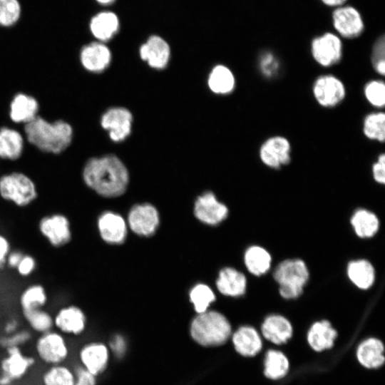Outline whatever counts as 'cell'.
I'll list each match as a JSON object with an SVG mask.
<instances>
[{
	"label": "cell",
	"instance_id": "obj_45",
	"mask_svg": "<svg viewBox=\"0 0 385 385\" xmlns=\"http://www.w3.org/2000/svg\"><path fill=\"white\" fill-rule=\"evenodd\" d=\"M73 365L76 373L74 385H98V377L76 364Z\"/></svg>",
	"mask_w": 385,
	"mask_h": 385
},
{
	"label": "cell",
	"instance_id": "obj_7",
	"mask_svg": "<svg viewBox=\"0 0 385 385\" xmlns=\"http://www.w3.org/2000/svg\"><path fill=\"white\" fill-rule=\"evenodd\" d=\"M73 354L76 364L99 377L109 366L111 351L107 343L93 339L81 343Z\"/></svg>",
	"mask_w": 385,
	"mask_h": 385
},
{
	"label": "cell",
	"instance_id": "obj_29",
	"mask_svg": "<svg viewBox=\"0 0 385 385\" xmlns=\"http://www.w3.org/2000/svg\"><path fill=\"white\" fill-rule=\"evenodd\" d=\"M346 273L349 280L361 289H369L375 281L374 267L369 261L364 259L349 262Z\"/></svg>",
	"mask_w": 385,
	"mask_h": 385
},
{
	"label": "cell",
	"instance_id": "obj_27",
	"mask_svg": "<svg viewBox=\"0 0 385 385\" xmlns=\"http://www.w3.org/2000/svg\"><path fill=\"white\" fill-rule=\"evenodd\" d=\"M384 346L382 342L376 338H369L358 346L356 356L359 362L368 369H376L384 363Z\"/></svg>",
	"mask_w": 385,
	"mask_h": 385
},
{
	"label": "cell",
	"instance_id": "obj_47",
	"mask_svg": "<svg viewBox=\"0 0 385 385\" xmlns=\"http://www.w3.org/2000/svg\"><path fill=\"white\" fill-rule=\"evenodd\" d=\"M111 352L115 355H122L125 351L126 343L124 339L118 335H115L108 344Z\"/></svg>",
	"mask_w": 385,
	"mask_h": 385
},
{
	"label": "cell",
	"instance_id": "obj_23",
	"mask_svg": "<svg viewBox=\"0 0 385 385\" xmlns=\"http://www.w3.org/2000/svg\"><path fill=\"white\" fill-rule=\"evenodd\" d=\"M263 337L268 341L281 344L286 343L292 336L293 328L284 316L271 314L267 317L261 326Z\"/></svg>",
	"mask_w": 385,
	"mask_h": 385
},
{
	"label": "cell",
	"instance_id": "obj_19",
	"mask_svg": "<svg viewBox=\"0 0 385 385\" xmlns=\"http://www.w3.org/2000/svg\"><path fill=\"white\" fill-rule=\"evenodd\" d=\"M140 58L153 68L161 69L168 63L170 48L168 43L158 35H152L140 47Z\"/></svg>",
	"mask_w": 385,
	"mask_h": 385
},
{
	"label": "cell",
	"instance_id": "obj_3",
	"mask_svg": "<svg viewBox=\"0 0 385 385\" xmlns=\"http://www.w3.org/2000/svg\"><path fill=\"white\" fill-rule=\"evenodd\" d=\"M190 334L200 346L215 347L223 345L230 339L232 327L222 313L207 310L197 314L192 320Z\"/></svg>",
	"mask_w": 385,
	"mask_h": 385
},
{
	"label": "cell",
	"instance_id": "obj_34",
	"mask_svg": "<svg viewBox=\"0 0 385 385\" xmlns=\"http://www.w3.org/2000/svg\"><path fill=\"white\" fill-rule=\"evenodd\" d=\"M208 86L210 90L215 93H230L235 86L234 74L227 66L217 65L213 68L210 73Z\"/></svg>",
	"mask_w": 385,
	"mask_h": 385
},
{
	"label": "cell",
	"instance_id": "obj_44",
	"mask_svg": "<svg viewBox=\"0 0 385 385\" xmlns=\"http://www.w3.org/2000/svg\"><path fill=\"white\" fill-rule=\"evenodd\" d=\"M37 266L34 257L29 254H24L19 265L16 267L17 273L24 277L30 276Z\"/></svg>",
	"mask_w": 385,
	"mask_h": 385
},
{
	"label": "cell",
	"instance_id": "obj_24",
	"mask_svg": "<svg viewBox=\"0 0 385 385\" xmlns=\"http://www.w3.org/2000/svg\"><path fill=\"white\" fill-rule=\"evenodd\" d=\"M38 103L37 100L28 94L19 93L16 94L9 106V116L12 121L20 123H28L38 115Z\"/></svg>",
	"mask_w": 385,
	"mask_h": 385
},
{
	"label": "cell",
	"instance_id": "obj_20",
	"mask_svg": "<svg viewBox=\"0 0 385 385\" xmlns=\"http://www.w3.org/2000/svg\"><path fill=\"white\" fill-rule=\"evenodd\" d=\"M97 228L100 237L108 243H120L126 236L124 220L119 215L111 211L100 214L97 220Z\"/></svg>",
	"mask_w": 385,
	"mask_h": 385
},
{
	"label": "cell",
	"instance_id": "obj_30",
	"mask_svg": "<svg viewBox=\"0 0 385 385\" xmlns=\"http://www.w3.org/2000/svg\"><path fill=\"white\" fill-rule=\"evenodd\" d=\"M24 149V138L15 129L9 127L0 128V158L6 160L18 159Z\"/></svg>",
	"mask_w": 385,
	"mask_h": 385
},
{
	"label": "cell",
	"instance_id": "obj_38",
	"mask_svg": "<svg viewBox=\"0 0 385 385\" xmlns=\"http://www.w3.org/2000/svg\"><path fill=\"white\" fill-rule=\"evenodd\" d=\"M190 299L197 314L208 310V307L215 299L212 289L207 285L198 284L190 292Z\"/></svg>",
	"mask_w": 385,
	"mask_h": 385
},
{
	"label": "cell",
	"instance_id": "obj_32",
	"mask_svg": "<svg viewBox=\"0 0 385 385\" xmlns=\"http://www.w3.org/2000/svg\"><path fill=\"white\" fill-rule=\"evenodd\" d=\"M351 224L356 235L361 238H369L379 229V220L371 211L360 208L351 217Z\"/></svg>",
	"mask_w": 385,
	"mask_h": 385
},
{
	"label": "cell",
	"instance_id": "obj_53",
	"mask_svg": "<svg viewBox=\"0 0 385 385\" xmlns=\"http://www.w3.org/2000/svg\"><path fill=\"white\" fill-rule=\"evenodd\" d=\"M98 4L102 6H108L113 4L115 0H95Z\"/></svg>",
	"mask_w": 385,
	"mask_h": 385
},
{
	"label": "cell",
	"instance_id": "obj_11",
	"mask_svg": "<svg viewBox=\"0 0 385 385\" xmlns=\"http://www.w3.org/2000/svg\"><path fill=\"white\" fill-rule=\"evenodd\" d=\"M312 94L320 106L332 108L339 106L344 100L346 89L343 81L337 76L323 74L314 81Z\"/></svg>",
	"mask_w": 385,
	"mask_h": 385
},
{
	"label": "cell",
	"instance_id": "obj_10",
	"mask_svg": "<svg viewBox=\"0 0 385 385\" xmlns=\"http://www.w3.org/2000/svg\"><path fill=\"white\" fill-rule=\"evenodd\" d=\"M37 361L32 354L24 349L12 347L5 349L0 361V374L7 376L14 384L24 379L35 368Z\"/></svg>",
	"mask_w": 385,
	"mask_h": 385
},
{
	"label": "cell",
	"instance_id": "obj_1",
	"mask_svg": "<svg viewBox=\"0 0 385 385\" xmlns=\"http://www.w3.org/2000/svg\"><path fill=\"white\" fill-rule=\"evenodd\" d=\"M82 178L85 185L105 197L122 195L128 183V173L116 156L107 155L89 159L83 166Z\"/></svg>",
	"mask_w": 385,
	"mask_h": 385
},
{
	"label": "cell",
	"instance_id": "obj_2",
	"mask_svg": "<svg viewBox=\"0 0 385 385\" xmlns=\"http://www.w3.org/2000/svg\"><path fill=\"white\" fill-rule=\"evenodd\" d=\"M24 131L31 144L53 154L65 150L70 145L73 133L71 125L65 120L51 122L38 115L25 124Z\"/></svg>",
	"mask_w": 385,
	"mask_h": 385
},
{
	"label": "cell",
	"instance_id": "obj_6",
	"mask_svg": "<svg viewBox=\"0 0 385 385\" xmlns=\"http://www.w3.org/2000/svg\"><path fill=\"white\" fill-rule=\"evenodd\" d=\"M0 197L18 207H26L37 199L38 190L27 175L12 172L0 177Z\"/></svg>",
	"mask_w": 385,
	"mask_h": 385
},
{
	"label": "cell",
	"instance_id": "obj_33",
	"mask_svg": "<svg viewBox=\"0 0 385 385\" xmlns=\"http://www.w3.org/2000/svg\"><path fill=\"white\" fill-rule=\"evenodd\" d=\"M21 316L32 334L39 335L53 329V314L44 308L21 311Z\"/></svg>",
	"mask_w": 385,
	"mask_h": 385
},
{
	"label": "cell",
	"instance_id": "obj_13",
	"mask_svg": "<svg viewBox=\"0 0 385 385\" xmlns=\"http://www.w3.org/2000/svg\"><path fill=\"white\" fill-rule=\"evenodd\" d=\"M311 53L313 59L320 66H333L339 63L342 57L341 39L332 33L317 36L312 41Z\"/></svg>",
	"mask_w": 385,
	"mask_h": 385
},
{
	"label": "cell",
	"instance_id": "obj_8",
	"mask_svg": "<svg viewBox=\"0 0 385 385\" xmlns=\"http://www.w3.org/2000/svg\"><path fill=\"white\" fill-rule=\"evenodd\" d=\"M53 329L71 341L84 335L88 327L85 312L76 304L61 307L54 314Z\"/></svg>",
	"mask_w": 385,
	"mask_h": 385
},
{
	"label": "cell",
	"instance_id": "obj_22",
	"mask_svg": "<svg viewBox=\"0 0 385 385\" xmlns=\"http://www.w3.org/2000/svg\"><path fill=\"white\" fill-rule=\"evenodd\" d=\"M231 339L235 351L244 356H254L262 349V343L257 331L246 325L232 333Z\"/></svg>",
	"mask_w": 385,
	"mask_h": 385
},
{
	"label": "cell",
	"instance_id": "obj_9",
	"mask_svg": "<svg viewBox=\"0 0 385 385\" xmlns=\"http://www.w3.org/2000/svg\"><path fill=\"white\" fill-rule=\"evenodd\" d=\"M41 235L54 248L69 244L72 239L69 218L61 212H53L42 217L38 222Z\"/></svg>",
	"mask_w": 385,
	"mask_h": 385
},
{
	"label": "cell",
	"instance_id": "obj_43",
	"mask_svg": "<svg viewBox=\"0 0 385 385\" xmlns=\"http://www.w3.org/2000/svg\"><path fill=\"white\" fill-rule=\"evenodd\" d=\"M260 71L265 77H272L277 71L279 63L276 57L270 52L262 54L259 60Z\"/></svg>",
	"mask_w": 385,
	"mask_h": 385
},
{
	"label": "cell",
	"instance_id": "obj_48",
	"mask_svg": "<svg viewBox=\"0 0 385 385\" xmlns=\"http://www.w3.org/2000/svg\"><path fill=\"white\" fill-rule=\"evenodd\" d=\"M11 245L8 238L0 233V269L6 265V261L11 251Z\"/></svg>",
	"mask_w": 385,
	"mask_h": 385
},
{
	"label": "cell",
	"instance_id": "obj_12",
	"mask_svg": "<svg viewBox=\"0 0 385 385\" xmlns=\"http://www.w3.org/2000/svg\"><path fill=\"white\" fill-rule=\"evenodd\" d=\"M289 140L282 135H273L267 138L260 145L259 157L267 167L278 169L288 165L292 158Z\"/></svg>",
	"mask_w": 385,
	"mask_h": 385
},
{
	"label": "cell",
	"instance_id": "obj_39",
	"mask_svg": "<svg viewBox=\"0 0 385 385\" xmlns=\"http://www.w3.org/2000/svg\"><path fill=\"white\" fill-rule=\"evenodd\" d=\"M364 96L374 108H382L385 105V84L382 80L368 81L364 87Z\"/></svg>",
	"mask_w": 385,
	"mask_h": 385
},
{
	"label": "cell",
	"instance_id": "obj_50",
	"mask_svg": "<svg viewBox=\"0 0 385 385\" xmlns=\"http://www.w3.org/2000/svg\"><path fill=\"white\" fill-rule=\"evenodd\" d=\"M20 329L19 321L16 318H11L4 323L3 326V334L4 335L11 334Z\"/></svg>",
	"mask_w": 385,
	"mask_h": 385
},
{
	"label": "cell",
	"instance_id": "obj_14",
	"mask_svg": "<svg viewBox=\"0 0 385 385\" xmlns=\"http://www.w3.org/2000/svg\"><path fill=\"white\" fill-rule=\"evenodd\" d=\"M83 67L91 72H101L111 63V51L105 43L91 41L84 44L79 51Z\"/></svg>",
	"mask_w": 385,
	"mask_h": 385
},
{
	"label": "cell",
	"instance_id": "obj_21",
	"mask_svg": "<svg viewBox=\"0 0 385 385\" xmlns=\"http://www.w3.org/2000/svg\"><path fill=\"white\" fill-rule=\"evenodd\" d=\"M120 22L118 16L109 10L102 11L93 16L88 28L92 37L106 43L118 34Z\"/></svg>",
	"mask_w": 385,
	"mask_h": 385
},
{
	"label": "cell",
	"instance_id": "obj_28",
	"mask_svg": "<svg viewBox=\"0 0 385 385\" xmlns=\"http://www.w3.org/2000/svg\"><path fill=\"white\" fill-rule=\"evenodd\" d=\"M73 364L64 363L44 366L39 376L40 385H74Z\"/></svg>",
	"mask_w": 385,
	"mask_h": 385
},
{
	"label": "cell",
	"instance_id": "obj_52",
	"mask_svg": "<svg viewBox=\"0 0 385 385\" xmlns=\"http://www.w3.org/2000/svg\"><path fill=\"white\" fill-rule=\"evenodd\" d=\"M14 384L5 375L0 374V385H14Z\"/></svg>",
	"mask_w": 385,
	"mask_h": 385
},
{
	"label": "cell",
	"instance_id": "obj_26",
	"mask_svg": "<svg viewBox=\"0 0 385 385\" xmlns=\"http://www.w3.org/2000/svg\"><path fill=\"white\" fill-rule=\"evenodd\" d=\"M337 337V331L327 320L314 322L307 333V342L316 351H322L333 346Z\"/></svg>",
	"mask_w": 385,
	"mask_h": 385
},
{
	"label": "cell",
	"instance_id": "obj_51",
	"mask_svg": "<svg viewBox=\"0 0 385 385\" xmlns=\"http://www.w3.org/2000/svg\"><path fill=\"white\" fill-rule=\"evenodd\" d=\"M322 2L328 6H339L342 4L346 0H322Z\"/></svg>",
	"mask_w": 385,
	"mask_h": 385
},
{
	"label": "cell",
	"instance_id": "obj_17",
	"mask_svg": "<svg viewBox=\"0 0 385 385\" xmlns=\"http://www.w3.org/2000/svg\"><path fill=\"white\" fill-rule=\"evenodd\" d=\"M128 222L135 233L143 236L150 235L158 225V213L150 204L137 205L130 210Z\"/></svg>",
	"mask_w": 385,
	"mask_h": 385
},
{
	"label": "cell",
	"instance_id": "obj_41",
	"mask_svg": "<svg viewBox=\"0 0 385 385\" xmlns=\"http://www.w3.org/2000/svg\"><path fill=\"white\" fill-rule=\"evenodd\" d=\"M32 333L29 329H20L17 332L0 337V346L4 350L12 347L24 349V346L31 343Z\"/></svg>",
	"mask_w": 385,
	"mask_h": 385
},
{
	"label": "cell",
	"instance_id": "obj_46",
	"mask_svg": "<svg viewBox=\"0 0 385 385\" xmlns=\"http://www.w3.org/2000/svg\"><path fill=\"white\" fill-rule=\"evenodd\" d=\"M371 172L374 180L379 184L385 183V155L380 153L376 160L372 164Z\"/></svg>",
	"mask_w": 385,
	"mask_h": 385
},
{
	"label": "cell",
	"instance_id": "obj_4",
	"mask_svg": "<svg viewBox=\"0 0 385 385\" xmlns=\"http://www.w3.org/2000/svg\"><path fill=\"white\" fill-rule=\"evenodd\" d=\"M37 363L43 366L70 363L73 354L71 341L54 329L36 335L31 342Z\"/></svg>",
	"mask_w": 385,
	"mask_h": 385
},
{
	"label": "cell",
	"instance_id": "obj_5",
	"mask_svg": "<svg viewBox=\"0 0 385 385\" xmlns=\"http://www.w3.org/2000/svg\"><path fill=\"white\" fill-rule=\"evenodd\" d=\"M279 284V294L284 299L299 297L309 277L306 263L300 259H288L279 262L273 272Z\"/></svg>",
	"mask_w": 385,
	"mask_h": 385
},
{
	"label": "cell",
	"instance_id": "obj_25",
	"mask_svg": "<svg viewBox=\"0 0 385 385\" xmlns=\"http://www.w3.org/2000/svg\"><path fill=\"white\" fill-rule=\"evenodd\" d=\"M216 285L224 295L240 297L246 291L247 279L243 273L236 269L225 267L219 273Z\"/></svg>",
	"mask_w": 385,
	"mask_h": 385
},
{
	"label": "cell",
	"instance_id": "obj_31",
	"mask_svg": "<svg viewBox=\"0 0 385 385\" xmlns=\"http://www.w3.org/2000/svg\"><path fill=\"white\" fill-rule=\"evenodd\" d=\"M244 262L247 270L255 276L267 273L272 265L270 252L260 245L249 247L244 255Z\"/></svg>",
	"mask_w": 385,
	"mask_h": 385
},
{
	"label": "cell",
	"instance_id": "obj_36",
	"mask_svg": "<svg viewBox=\"0 0 385 385\" xmlns=\"http://www.w3.org/2000/svg\"><path fill=\"white\" fill-rule=\"evenodd\" d=\"M289 360L281 351L269 350L265 359V375L271 379H279L288 372Z\"/></svg>",
	"mask_w": 385,
	"mask_h": 385
},
{
	"label": "cell",
	"instance_id": "obj_16",
	"mask_svg": "<svg viewBox=\"0 0 385 385\" xmlns=\"http://www.w3.org/2000/svg\"><path fill=\"white\" fill-rule=\"evenodd\" d=\"M335 29L344 38H353L361 34L364 23L359 11L351 6L337 9L333 12Z\"/></svg>",
	"mask_w": 385,
	"mask_h": 385
},
{
	"label": "cell",
	"instance_id": "obj_40",
	"mask_svg": "<svg viewBox=\"0 0 385 385\" xmlns=\"http://www.w3.org/2000/svg\"><path fill=\"white\" fill-rule=\"evenodd\" d=\"M21 16V5L19 0H0V26H14Z\"/></svg>",
	"mask_w": 385,
	"mask_h": 385
},
{
	"label": "cell",
	"instance_id": "obj_15",
	"mask_svg": "<svg viewBox=\"0 0 385 385\" xmlns=\"http://www.w3.org/2000/svg\"><path fill=\"white\" fill-rule=\"evenodd\" d=\"M133 117L124 108H113L101 117V126L107 130L113 141L124 140L130 133Z\"/></svg>",
	"mask_w": 385,
	"mask_h": 385
},
{
	"label": "cell",
	"instance_id": "obj_37",
	"mask_svg": "<svg viewBox=\"0 0 385 385\" xmlns=\"http://www.w3.org/2000/svg\"><path fill=\"white\" fill-rule=\"evenodd\" d=\"M362 131L367 139L384 143L385 113L383 111H376L367 114L363 120Z\"/></svg>",
	"mask_w": 385,
	"mask_h": 385
},
{
	"label": "cell",
	"instance_id": "obj_35",
	"mask_svg": "<svg viewBox=\"0 0 385 385\" xmlns=\"http://www.w3.org/2000/svg\"><path fill=\"white\" fill-rule=\"evenodd\" d=\"M48 302V294L41 284H33L26 287L19 297L21 311L44 308Z\"/></svg>",
	"mask_w": 385,
	"mask_h": 385
},
{
	"label": "cell",
	"instance_id": "obj_42",
	"mask_svg": "<svg viewBox=\"0 0 385 385\" xmlns=\"http://www.w3.org/2000/svg\"><path fill=\"white\" fill-rule=\"evenodd\" d=\"M384 36L379 37L374 43L371 52V64L376 73L384 76L385 73Z\"/></svg>",
	"mask_w": 385,
	"mask_h": 385
},
{
	"label": "cell",
	"instance_id": "obj_18",
	"mask_svg": "<svg viewBox=\"0 0 385 385\" xmlns=\"http://www.w3.org/2000/svg\"><path fill=\"white\" fill-rule=\"evenodd\" d=\"M194 212L202 222L216 225L227 217L228 210L224 204L217 200L213 193L207 192L197 199Z\"/></svg>",
	"mask_w": 385,
	"mask_h": 385
},
{
	"label": "cell",
	"instance_id": "obj_49",
	"mask_svg": "<svg viewBox=\"0 0 385 385\" xmlns=\"http://www.w3.org/2000/svg\"><path fill=\"white\" fill-rule=\"evenodd\" d=\"M24 255L21 250H11L7 256L6 265L11 269H16Z\"/></svg>",
	"mask_w": 385,
	"mask_h": 385
}]
</instances>
